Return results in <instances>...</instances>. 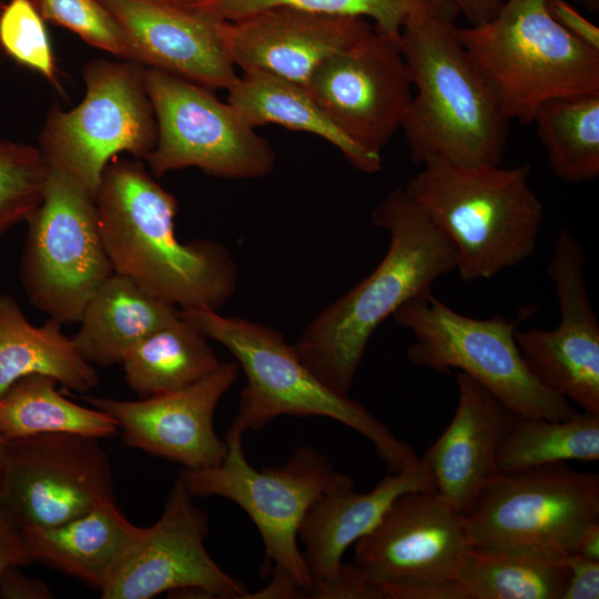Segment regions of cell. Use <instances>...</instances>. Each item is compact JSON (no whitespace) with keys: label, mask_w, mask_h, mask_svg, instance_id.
Returning <instances> with one entry per match:
<instances>
[{"label":"cell","mask_w":599,"mask_h":599,"mask_svg":"<svg viewBox=\"0 0 599 599\" xmlns=\"http://www.w3.org/2000/svg\"><path fill=\"white\" fill-rule=\"evenodd\" d=\"M531 166L423 165L404 187L448 237L463 282L490 278L531 256L544 205L529 185Z\"/></svg>","instance_id":"5"},{"label":"cell","mask_w":599,"mask_h":599,"mask_svg":"<svg viewBox=\"0 0 599 599\" xmlns=\"http://www.w3.org/2000/svg\"><path fill=\"white\" fill-rule=\"evenodd\" d=\"M456 380L454 417L422 458L436 490L466 515L500 475L499 449L516 414L468 375L457 372Z\"/></svg>","instance_id":"22"},{"label":"cell","mask_w":599,"mask_h":599,"mask_svg":"<svg viewBox=\"0 0 599 599\" xmlns=\"http://www.w3.org/2000/svg\"><path fill=\"white\" fill-rule=\"evenodd\" d=\"M144 84L158 126L145 159L153 175L197 167L212 176L254 180L273 172L268 141L207 88L153 68L144 69Z\"/></svg>","instance_id":"12"},{"label":"cell","mask_w":599,"mask_h":599,"mask_svg":"<svg viewBox=\"0 0 599 599\" xmlns=\"http://www.w3.org/2000/svg\"><path fill=\"white\" fill-rule=\"evenodd\" d=\"M44 19L63 26L85 42L135 62L129 38L100 0H37Z\"/></svg>","instance_id":"34"},{"label":"cell","mask_w":599,"mask_h":599,"mask_svg":"<svg viewBox=\"0 0 599 599\" xmlns=\"http://www.w3.org/2000/svg\"><path fill=\"white\" fill-rule=\"evenodd\" d=\"M457 13L463 14L470 26L490 20L505 0H446Z\"/></svg>","instance_id":"40"},{"label":"cell","mask_w":599,"mask_h":599,"mask_svg":"<svg viewBox=\"0 0 599 599\" xmlns=\"http://www.w3.org/2000/svg\"><path fill=\"white\" fill-rule=\"evenodd\" d=\"M164 1H169V2H172V3H176V4H189V3H192V2H195V1H199V0H164Z\"/></svg>","instance_id":"44"},{"label":"cell","mask_w":599,"mask_h":599,"mask_svg":"<svg viewBox=\"0 0 599 599\" xmlns=\"http://www.w3.org/2000/svg\"><path fill=\"white\" fill-rule=\"evenodd\" d=\"M209 530L207 514L194 505L193 496L177 478L161 517L142 528L101 597L150 599L175 590L207 598H247V587L209 554Z\"/></svg>","instance_id":"16"},{"label":"cell","mask_w":599,"mask_h":599,"mask_svg":"<svg viewBox=\"0 0 599 599\" xmlns=\"http://www.w3.org/2000/svg\"><path fill=\"white\" fill-rule=\"evenodd\" d=\"M534 122L556 176L585 183L599 175V94L549 100Z\"/></svg>","instance_id":"30"},{"label":"cell","mask_w":599,"mask_h":599,"mask_svg":"<svg viewBox=\"0 0 599 599\" xmlns=\"http://www.w3.org/2000/svg\"><path fill=\"white\" fill-rule=\"evenodd\" d=\"M413 88L402 128L410 160L500 165L509 119L457 34L454 18L423 16L399 35Z\"/></svg>","instance_id":"3"},{"label":"cell","mask_w":599,"mask_h":599,"mask_svg":"<svg viewBox=\"0 0 599 599\" xmlns=\"http://www.w3.org/2000/svg\"><path fill=\"white\" fill-rule=\"evenodd\" d=\"M20 566H10L0 576L2 599H51L53 592L41 580L26 576Z\"/></svg>","instance_id":"39"},{"label":"cell","mask_w":599,"mask_h":599,"mask_svg":"<svg viewBox=\"0 0 599 599\" xmlns=\"http://www.w3.org/2000/svg\"><path fill=\"white\" fill-rule=\"evenodd\" d=\"M433 489L434 477L423 458L399 471H388L365 494L355 493L353 479L338 473L309 507L298 532L312 580L308 598L337 579L346 549L369 534L400 495Z\"/></svg>","instance_id":"21"},{"label":"cell","mask_w":599,"mask_h":599,"mask_svg":"<svg viewBox=\"0 0 599 599\" xmlns=\"http://www.w3.org/2000/svg\"><path fill=\"white\" fill-rule=\"evenodd\" d=\"M227 91V102L251 126L273 123L312 133L338 149L356 170L368 174L380 171L382 155L364 150L344 134L307 88L252 70L243 71Z\"/></svg>","instance_id":"25"},{"label":"cell","mask_w":599,"mask_h":599,"mask_svg":"<svg viewBox=\"0 0 599 599\" xmlns=\"http://www.w3.org/2000/svg\"><path fill=\"white\" fill-rule=\"evenodd\" d=\"M95 201L114 273L177 309L219 311L235 294L238 268L229 248L209 238L181 242L175 197L141 163L108 164Z\"/></svg>","instance_id":"1"},{"label":"cell","mask_w":599,"mask_h":599,"mask_svg":"<svg viewBox=\"0 0 599 599\" xmlns=\"http://www.w3.org/2000/svg\"><path fill=\"white\" fill-rule=\"evenodd\" d=\"M570 460H599V415L579 410L550 420L515 415L498 454L500 473Z\"/></svg>","instance_id":"31"},{"label":"cell","mask_w":599,"mask_h":599,"mask_svg":"<svg viewBox=\"0 0 599 599\" xmlns=\"http://www.w3.org/2000/svg\"><path fill=\"white\" fill-rule=\"evenodd\" d=\"M0 496L19 530L57 526L115 501L99 438L43 433L3 439Z\"/></svg>","instance_id":"13"},{"label":"cell","mask_w":599,"mask_h":599,"mask_svg":"<svg viewBox=\"0 0 599 599\" xmlns=\"http://www.w3.org/2000/svg\"><path fill=\"white\" fill-rule=\"evenodd\" d=\"M370 27L361 18L287 7L219 21L224 48L235 67L267 72L305 88L327 58L355 42Z\"/></svg>","instance_id":"19"},{"label":"cell","mask_w":599,"mask_h":599,"mask_svg":"<svg viewBox=\"0 0 599 599\" xmlns=\"http://www.w3.org/2000/svg\"><path fill=\"white\" fill-rule=\"evenodd\" d=\"M180 316L224 346L246 377L230 428L260 430L282 416L325 417L368 439L388 471H399L419 457L363 404L324 383L277 329L210 308L179 309Z\"/></svg>","instance_id":"4"},{"label":"cell","mask_w":599,"mask_h":599,"mask_svg":"<svg viewBox=\"0 0 599 599\" xmlns=\"http://www.w3.org/2000/svg\"><path fill=\"white\" fill-rule=\"evenodd\" d=\"M236 362H224L207 376L182 389L138 400L84 396L106 413L122 432L125 446L182 464L204 468L220 464L227 446L214 430V413L240 375Z\"/></svg>","instance_id":"18"},{"label":"cell","mask_w":599,"mask_h":599,"mask_svg":"<svg viewBox=\"0 0 599 599\" xmlns=\"http://www.w3.org/2000/svg\"><path fill=\"white\" fill-rule=\"evenodd\" d=\"M42 374L64 388L85 393L99 385V376L62 332V324L48 318L32 325L18 302L0 293V398L18 379Z\"/></svg>","instance_id":"26"},{"label":"cell","mask_w":599,"mask_h":599,"mask_svg":"<svg viewBox=\"0 0 599 599\" xmlns=\"http://www.w3.org/2000/svg\"><path fill=\"white\" fill-rule=\"evenodd\" d=\"M27 223L20 278L29 301L62 325L78 323L89 298L114 273L95 196L49 165L42 201Z\"/></svg>","instance_id":"10"},{"label":"cell","mask_w":599,"mask_h":599,"mask_svg":"<svg viewBox=\"0 0 599 599\" xmlns=\"http://www.w3.org/2000/svg\"><path fill=\"white\" fill-rule=\"evenodd\" d=\"M581 1L585 2L591 9H598L599 7V0H581Z\"/></svg>","instance_id":"43"},{"label":"cell","mask_w":599,"mask_h":599,"mask_svg":"<svg viewBox=\"0 0 599 599\" xmlns=\"http://www.w3.org/2000/svg\"><path fill=\"white\" fill-rule=\"evenodd\" d=\"M306 88L344 134L378 155L402 128L413 98L399 38L374 27L327 58Z\"/></svg>","instance_id":"15"},{"label":"cell","mask_w":599,"mask_h":599,"mask_svg":"<svg viewBox=\"0 0 599 599\" xmlns=\"http://www.w3.org/2000/svg\"><path fill=\"white\" fill-rule=\"evenodd\" d=\"M49 164L39 148L0 140V235L40 205Z\"/></svg>","instance_id":"33"},{"label":"cell","mask_w":599,"mask_h":599,"mask_svg":"<svg viewBox=\"0 0 599 599\" xmlns=\"http://www.w3.org/2000/svg\"><path fill=\"white\" fill-rule=\"evenodd\" d=\"M142 64L92 61L84 67L85 95L70 111L53 110L41 133L48 164L95 196L109 161L120 152H152L158 139Z\"/></svg>","instance_id":"11"},{"label":"cell","mask_w":599,"mask_h":599,"mask_svg":"<svg viewBox=\"0 0 599 599\" xmlns=\"http://www.w3.org/2000/svg\"><path fill=\"white\" fill-rule=\"evenodd\" d=\"M21 534L0 496V576L10 566H29Z\"/></svg>","instance_id":"38"},{"label":"cell","mask_w":599,"mask_h":599,"mask_svg":"<svg viewBox=\"0 0 599 599\" xmlns=\"http://www.w3.org/2000/svg\"><path fill=\"white\" fill-rule=\"evenodd\" d=\"M586 255L567 230L556 238L547 273L560 319L552 329H517L516 342L534 376L582 412L599 415V323L585 276Z\"/></svg>","instance_id":"17"},{"label":"cell","mask_w":599,"mask_h":599,"mask_svg":"<svg viewBox=\"0 0 599 599\" xmlns=\"http://www.w3.org/2000/svg\"><path fill=\"white\" fill-rule=\"evenodd\" d=\"M465 518L474 548L565 558L599 521V476L567 463L500 473Z\"/></svg>","instance_id":"9"},{"label":"cell","mask_w":599,"mask_h":599,"mask_svg":"<svg viewBox=\"0 0 599 599\" xmlns=\"http://www.w3.org/2000/svg\"><path fill=\"white\" fill-rule=\"evenodd\" d=\"M118 19L135 62L207 89L229 90L237 80L219 21L164 0H100Z\"/></svg>","instance_id":"20"},{"label":"cell","mask_w":599,"mask_h":599,"mask_svg":"<svg viewBox=\"0 0 599 599\" xmlns=\"http://www.w3.org/2000/svg\"><path fill=\"white\" fill-rule=\"evenodd\" d=\"M575 552L589 559L599 560V521L590 524L582 531L577 541Z\"/></svg>","instance_id":"41"},{"label":"cell","mask_w":599,"mask_h":599,"mask_svg":"<svg viewBox=\"0 0 599 599\" xmlns=\"http://www.w3.org/2000/svg\"><path fill=\"white\" fill-rule=\"evenodd\" d=\"M4 456H3V439L0 436V478L3 470Z\"/></svg>","instance_id":"42"},{"label":"cell","mask_w":599,"mask_h":599,"mask_svg":"<svg viewBox=\"0 0 599 599\" xmlns=\"http://www.w3.org/2000/svg\"><path fill=\"white\" fill-rule=\"evenodd\" d=\"M355 544L351 564L383 599L454 580L471 548L465 515L436 489L400 495Z\"/></svg>","instance_id":"14"},{"label":"cell","mask_w":599,"mask_h":599,"mask_svg":"<svg viewBox=\"0 0 599 599\" xmlns=\"http://www.w3.org/2000/svg\"><path fill=\"white\" fill-rule=\"evenodd\" d=\"M565 562L569 577L561 599H598L599 560L573 551L566 556Z\"/></svg>","instance_id":"36"},{"label":"cell","mask_w":599,"mask_h":599,"mask_svg":"<svg viewBox=\"0 0 599 599\" xmlns=\"http://www.w3.org/2000/svg\"><path fill=\"white\" fill-rule=\"evenodd\" d=\"M548 1L505 0L490 20L457 27L509 121L532 123L552 99L599 94V51L569 34Z\"/></svg>","instance_id":"6"},{"label":"cell","mask_w":599,"mask_h":599,"mask_svg":"<svg viewBox=\"0 0 599 599\" xmlns=\"http://www.w3.org/2000/svg\"><path fill=\"white\" fill-rule=\"evenodd\" d=\"M548 8L555 20L569 34L599 51V28L595 23L566 0H549Z\"/></svg>","instance_id":"37"},{"label":"cell","mask_w":599,"mask_h":599,"mask_svg":"<svg viewBox=\"0 0 599 599\" xmlns=\"http://www.w3.org/2000/svg\"><path fill=\"white\" fill-rule=\"evenodd\" d=\"M0 43L13 59L54 80V62L43 21L30 0H10L0 14Z\"/></svg>","instance_id":"35"},{"label":"cell","mask_w":599,"mask_h":599,"mask_svg":"<svg viewBox=\"0 0 599 599\" xmlns=\"http://www.w3.org/2000/svg\"><path fill=\"white\" fill-rule=\"evenodd\" d=\"M372 222L389 235L383 260L321 311L293 344L324 383L345 394L376 328L408 301L432 292L437 278L456 270L453 244L404 189L392 190L374 207Z\"/></svg>","instance_id":"2"},{"label":"cell","mask_w":599,"mask_h":599,"mask_svg":"<svg viewBox=\"0 0 599 599\" xmlns=\"http://www.w3.org/2000/svg\"><path fill=\"white\" fill-rule=\"evenodd\" d=\"M242 438V433L229 428L223 460L211 467L183 468L179 478L193 497H223L250 516L273 576L265 587L271 597H308L312 580L298 532L309 507L338 473L324 454L308 446L281 466L256 469L246 459Z\"/></svg>","instance_id":"7"},{"label":"cell","mask_w":599,"mask_h":599,"mask_svg":"<svg viewBox=\"0 0 599 599\" xmlns=\"http://www.w3.org/2000/svg\"><path fill=\"white\" fill-rule=\"evenodd\" d=\"M220 363L210 338L179 314L134 346L121 364L128 386L148 397L190 386Z\"/></svg>","instance_id":"27"},{"label":"cell","mask_w":599,"mask_h":599,"mask_svg":"<svg viewBox=\"0 0 599 599\" xmlns=\"http://www.w3.org/2000/svg\"><path fill=\"white\" fill-rule=\"evenodd\" d=\"M115 501L51 527L20 530L32 562L59 570L102 592L141 534Z\"/></svg>","instance_id":"23"},{"label":"cell","mask_w":599,"mask_h":599,"mask_svg":"<svg viewBox=\"0 0 599 599\" xmlns=\"http://www.w3.org/2000/svg\"><path fill=\"white\" fill-rule=\"evenodd\" d=\"M501 315L469 317L454 311L432 292L415 297L394 314L412 332L409 362L439 373L461 372L499 398L512 413L550 420L578 413L573 405L542 385L527 367L516 342L518 325Z\"/></svg>","instance_id":"8"},{"label":"cell","mask_w":599,"mask_h":599,"mask_svg":"<svg viewBox=\"0 0 599 599\" xmlns=\"http://www.w3.org/2000/svg\"><path fill=\"white\" fill-rule=\"evenodd\" d=\"M182 7L219 21H233L265 9L287 7L365 19L376 30L394 38H399L403 28L416 18H454L457 14L446 0H199Z\"/></svg>","instance_id":"32"},{"label":"cell","mask_w":599,"mask_h":599,"mask_svg":"<svg viewBox=\"0 0 599 599\" xmlns=\"http://www.w3.org/2000/svg\"><path fill=\"white\" fill-rule=\"evenodd\" d=\"M57 380L42 374L18 379L0 398L2 439L43 433H71L105 438L119 430L116 422L94 407H84L63 397Z\"/></svg>","instance_id":"29"},{"label":"cell","mask_w":599,"mask_h":599,"mask_svg":"<svg viewBox=\"0 0 599 599\" xmlns=\"http://www.w3.org/2000/svg\"><path fill=\"white\" fill-rule=\"evenodd\" d=\"M177 316V308L113 273L89 298L72 341L91 365L121 364L134 346Z\"/></svg>","instance_id":"24"},{"label":"cell","mask_w":599,"mask_h":599,"mask_svg":"<svg viewBox=\"0 0 599 599\" xmlns=\"http://www.w3.org/2000/svg\"><path fill=\"white\" fill-rule=\"evenodd\" d=\"M565 558L471 547L454 581L460 599H561Z\"/></svg>","instance_id":"28"}]
</instances>
